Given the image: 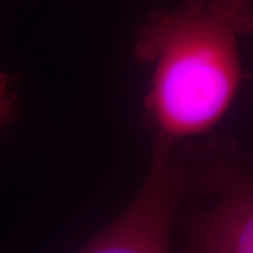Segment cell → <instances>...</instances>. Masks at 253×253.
I'll return each mask as SVG.
<instances>
[{
  "instance_id": "6da1fadb",
  "label": "cell",
  "mask_w": 253,
  "mask_h": 253,
  "mask_svg": "<svg viewBox=\"0 0 253 253\" xmlns=\"http://www.w3.org/2000/svg\"><path fill=\"white\" fill-rule=\"evenodd\" d=\"M253 30V0H181L136 28L132 56L151 66L146 117L165 141L207 132L242 81L239 40Z\"/></svg>"
},
{
  "instance_id": "7a4b0ae2",
  "label": "cell",
  "mask_w": 253,
  "mask_h": 253,
  "mask_svg": "<svg viewBox=\"0 0 253 253\" xmlns=\"http://www.w3.org/2000/svg\"><path fill=\"white\" fill-rule=\"evenodd\" d=\"M194 187L177 142L156 138L151 169L134 201L78 253H170L174 214Z\"/></svg>"
},
{
  "instance_id": "3957f363",
  "label": "cell",
  "mask_w": 253,
  "mask_h": 253,
  "mask_svg": "<svg viewBox=\"0 0 253 253\" xmlns=\"http://www.w3.org/2000/svg\"><path fill=\"white\" fill-rule=\"evenodd\" d=\"M187 253H253V184L234 187L200 219Z\"/></svg>"
},
{
  "instance_id": "277c9868",
  "label": "cell",
  "mask_w": 253,
  "mask_h": 253,
  "mask_svg": "<svg viewBox=\"0 0 253 253\" xmlns=\"http://www.w3.org/2000/svg\"><path fill=\"white\" fill-rule=\"evenodd\" d=\"M14 79L7 73H0V128L4 126L16 111Z\"/></svg>"
}]
</instances>
